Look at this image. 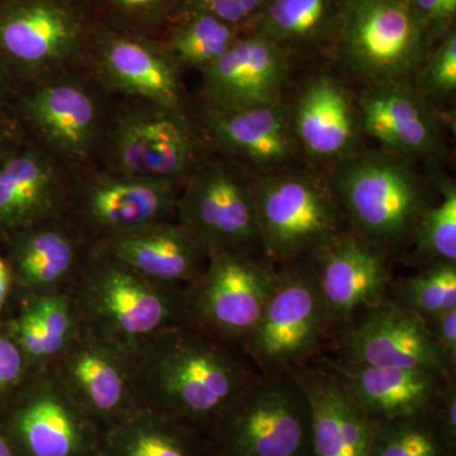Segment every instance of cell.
I'll return each instance as SVG.
<instances>
[{"mask_svg": "<svg viewBox=\"0 0 456 456\" xmlns=\"http://www.w3.org/2000/svg\"><path fill=\"white\" fill-rule=\"evenodd\" d=\"M299 150L317 163H340L358 152V106L349 90L329 74L308 79L290 108Z\"/></svg>", "mask_w": 456, "mask_h": 456, "instance_id": "cell-24", "label": "cell"}, {"mask_svg": "<svg viewBox=\"0 0 456 456\" xmlns=\"http://www.w3.org/2000/svg\"><path fill=\"white\" fill-rule=\"evenodd\" d=\"M98 25L116 31L160 37L184 0H86Z\"/></svg>", "mask_w": 456, "mask_h": 456, "instance_id": "cell-34", "label": "cell"}, {"mask_svg": "<svg viewBox=\"0 0 456 456\" xmlns=\"http://www.w3.org/2000/svg\"><path fill=\"white\" fill-rule=\"evenodd\" d=\"M341 0H264L253 32L287 51L310 50L336 33Z\"/></svg>", "mask_w": 456, "mask_h": 456, "instance_id": "cell-29", "label": "cell"}, {"mask_svg": "<svg viewBox=\"0 0 456 456\" xmlns=\"http://www.w3.org/2000/svg\"><path fill=\"white\" fill-rule=\"evenodd\" d=\"M40 326L49 367L74 340L80 326L69 293L20 297Z\"/></svg>", "mask_w": 456, "mask_h": 456, "instance_id": "cell-35", "label": "cell"}, {"mask_svg": "<svg viewBox=\"0 0 456 456\" xmlns=\"http://www.w3.org/2000/svg\"><path fill=\"white\" fill-rule=\"evenodd\" d=\"M178 20L171 22L169 33L160 40L182 71L194 69L202 73L241 36L239 27L227 25L208 14L182 13Z\"/></svg>", "mask_w": 456, "mask_h": 456, "instance_id": "cell-30", "label": "cell"}, {"mask_svg": "<svg viewBox=\"0 0 456 456\" xmlns=\"http://www.w3.org/2000/svg\"><path fill=\"white\" fill-rule=\"evenodd\" d=\"M434 416L444 443L456 454V373L446 377Z\"/></svg>", "mask_w": 456, "mask_h": 456, "instance_id": "cell-40", "label": "cell"}, {"mask_svg": "<svg viewBox=\"0 0 456 456\" xmlns=\"http://www.w3.org/2000/svg\"><path fill=\"white\" fill-rule=\"evenodd\" d=\"M69 296L80 329L130 356L191 322L184 287L143 277L94 244Z\"/></svg>", "mask_w": 456, "mask_h": 456, "instance_id": "cell-2", "label": "cell"}, {"mask_svg": "<svg viewBox=\"0 0 456 456\" xmlns=\"http://www.w3.org/2000/svg\"><path fill=\"white\" fill-rule=\"evenodd\" d=\"M31 373L25 353L7 325L0 323V402L9 401Z\"/></svg>", "mask_w": 456, "mask_h": 456, "instance_id": "cell-37", "label": "cell"}, {"mask_svg": "<svg viewBox=\"0 0 456 456\" xmlns=\"http://www.w3.org/2000/svg\"><path fill=\"white\" fill-rule=\"evenodd\" d=\"M432 44L454 29L456 0H411Z\"/></svg>", "mask_w": 456, "mask_h": 456, "instance_id": "cell-39", "label": "cell"}, {"mask_svg": "<svg viewBox=\"0 0 456 456\" xmlns=\"http://www.w3.org/2000/svg\"><path fill=\"white\" fill-rule=\"evenodd\" d=\"M180 187L93 165L71 173L68 216L93 244L106 241L176 220Z\"/></svg>", "mask_w": 456, "mask_h": 456, "instance_id": "cell-12", "label": "cell"}, {"mask_svg": "<svg viewBox=\"0 0 456 456\" xmlns=\"http://www.w3.org/2000/svg\"><path fill=\"white\" fill-rule=\"evenodd\" d=\"M193 113L207 149L242 167L248 165L264 173L284 169L301 152L290 108L283 102L240 110L197 104Z\"/></svg>", "mask_w": 456, "mask_h": 456, "instance_id": "cell-19", "label": "cell"}, {"mask_svg": "<svg viewBox=\"0 0 456 456\" xmlns=\"http://www.w3.org/2000/svg\"><path fill=\"white\" fill-rule=\"evenodd\" d=\"M327 364L356 406L373 421L434 410L448 377L417 369L370 367L338 360Z\"/></svg>", "mask_w": 456, "mask_h": 456, "instance_id": "cell-26", "label": "cell"}, {"mask_svg": "<svg viewBox=\"0 0 456 456\" xmlns=\"http://www.w3.org/2000/svg\"><path fill=\"white\" fill-rule=\"evenodd\" d=\"M206 152L193 110L142 98H113L97 165L182 184Z\"/></svg>", "mask_w": 456, "mask_h": 456, "instance_id": "cell-6", "label": "cell"}, {"mask_svg": "<svg viewBox=\"0 0 456 456\" xmlns=\"http://www.w3.org/2000/svg\"><path fill=\"white\" fill-rule=\"evenodd\" d=\"M330 327L316 273L308 257L278 269L274 289L240 349L257 373L277 375L310 362Z\"/></svg>", "mask_w": 456, "mask_h": 456, "instance_id": "cell-9", "label": "cell"}, {"mask_svg": "<svg viewBox=\"0 0 456 456\" xmlns=\"http://www.w3.org/2000/svg\"><path fill=\"white\" fill-rule=\"evenodd\" d=\"M425 322L437 349L456 368V308L426 318Z\"/></svg>", "mask_w": 456, "mask_h": 456, "instance_id": "cell-41", "label": "cell"}, {"mask_svg": "<svg viewBox=\"0 0 456 456\" xmlns=\"http://www.w3.org/2000/svg\"><path fill=\"white\" fill-rule=\"evenodd\" d=\"M176 221L207 255L259 250L253 176L241 165L206 152L180 187Z\"/></svg>", "mask_w": 456, "mask_h": 456, "instance_id": "cell-11", "label": "cell"}, {"mask_svg": "<svg viewBox=\"0 0 456 456\" xmlns=\"http://www.w3.org/2000/svg\"><path fill=\"white\" fill-rule=\"evenodd\" d=\"M132 369L141 408L204 435L260 375L239 346L191 322L152 338L132 356Z\"/></svg>", "mask_w": 456, "mask_h": 456, "instance_id": "cell-1", "label": "cell"}, {"mask_svg": "<svg viewBox=\"0 0 456 456\" xmlns=\"http://www.w3.org/2000/svg\"><path fill=\"white\" fill-rule=\"evenodd\" d=\"M3 242L20 297L70 292L93 246L68 215L23 228Z\"/></svg>", "mask_w": 456, "mask_h": 456, "instance_id": "cell-20", "label": "cell"}, {"mask_svg": "<svg viewBox=\"0 0 456 456\" xmlns=\"http://www.w3.org/2000/svg\"><path fill=\"white\" fill-rule=\"evenodd\" d=\"M98 456H211V452L202 431L140 408L103 432Z\"/></svg>", "mask_w": 456, "mask_h": 456, "instance_id": "cell-28", "label": "cell"}, {"mask_svg": "<svg viewBox=\"0 0 456 456\" xmlns=\"http://www.w3.org/2000/svg\"><path fill=\"white\" fill-rule=\"evenodd\" d=\"M95 25L86 0H4L0 60L18 89L79 68Z\"/></svg>", "mask_w": 456, "mask_h": 456, "instance_id": "cell-8", "label": "cell"}, {"mask_svg": "<svg viewBox=\"0 0 456 456\" xmlns=\"http://www.w3.org/2000/svg\"><path fill=\"white\" fill-rule=\"evenodd\" d=\"M311 407L289 371L259 375L207 432L211 456H311Z\"/></svg>", "mask_w": 456, "mask_h": 456, "instance_id": "cell-7", "label": "cell"}, {"mask_svg": "<svg viewBox=\"0 0 456 456\" xmlns=\"http://www.w3.org/2000/svg\"><path fill=\"white\" fill-rule=\"evenodd\" d=\"M84 68L112 98H142L191 110L182 70L160 38L95 25Z\"/></svg>", "mask_w": 456, "mask_h": 456, "instance_id": "cell-15", "label": "cell"}, {"mask_svg": "<svg viewBox=\"0 0 456 456\" xmlns=\"http://www.w3.org/2000/svg\"><path fill=\"white\" fill-rule=\"evenodd\" d=\"M288 74L287 51L257 33L240 36L224 55L200 73L198 104L240 110L279 103Z\"/></svg>", "mask_w": 456, "mask_h": 456, "instance_id": "cell-21", "label": "cell"}, {"mask_svg": "<svg viewBox=\"0 0 456 456\" xmlns=\"http://www.w3.org/2000/svg\"><path fill=\"white\" fill-rule=\"evenodd\" d=\"M0 456H20L2 422H0Z\"/></svg>", "mask_w": 456, "mask_h": 456, "instance_id": "cell-45", "label": "cell"}, {"mask_svg": "<svg viewBox=\"0 0 456 456\" xmlns=\"http://www.w3.org/2000/svg\"><path fill=\"white\" fill-rule=\"evenodd\" d=\"M369 456H456L441 437L434 410L374 421Z\"/></svg>", "mask_w": 456, "mask_h": 456, "instance_id": "cell-31", "label": "cell"}, {"mask_svg": "<svg viewBox=\"0 0 456 456\" xmlns=\"http://www.w3.org/2000/svg\"><path fill=\"white\" fill-rule=\"evenodd\" d=\"M26 142L25 132L12 108L0 112V167Z\"/></svg>", "mask_w": 456, "mask_h": 456, "instance_id": "cell-42", "label": "cell"}, {"mask_svg": "<svg viewBox=\"0 0 456 456\" xmlns=\"http://www.w3.org/2000/svg\"><path fill=\"white\" fill-rule=\"evenodd\" d=\"M12 290H13V279H12L11 268H9L4 255L0 254V317H2Z\"/></svg>", "mask_w": 456, "mask_h": 456, "instance_id": "cell-44", "label": "cell"}, {"mask_svg": "<svg viewBox=\"0 0 456 456\" xmlns=\"http://www.w3.org/2000/svg\"><path fill=\"white\" fill-rule=\"evenodd\" d=\"M50 368L103 432L141 408L132 356L86 330H79Z\"/></svg>", "mask_w": 456, "mask_h": 456, "instance_id": "cell-16", "label": "cell"}, {"mask_svg": "<svg viewBox=\"0 0 456 456\" xmlns=\"http://www.w3.org/2000/svg\"><path fill=\"white\" fill-rule=\"evenodd\" d=\"M338 362L370 367L456 373L437 349L424 318L387 298L342 332Z\"/></svg>", "mask_w": 456, "mask_h": 456, "instance_id": "cell-17", "label": "cell"}, {"mask_svg": "<svg viewBox=\"0 0 456 456\" xmlns=\"http://www.w3.org/2000/svg\"><path fill=\"white\" fill-rule=\"evenodd\" d=\"M3 3H4V0H0V5H2Z\"/></svg>", "mask_w": 456, "mask_h": 456, "instance_id": "cell-46", "label": "cell"}, {"mask_svg": "<svg viewBox=\"0 0 456 456\" xmlns=\"http://www.w3.org/2000/svg\"><path fill=\"white\" fill-rule=\"evenodd\" d=\"M440 200L426 206L413 231V257L419 265L456 263V185L439 179Z\"/></svg>", "mask_w": 456, "mask_h": 456, "instance_id": "cell-32", "label": "cell"}, {"mask_svg": "<svg viewBox=\"0 0 456 456\" xmlns=\"http://www.w3.org/2000/svg\"><path fill=\"white\" fill-rule=\"evenodd\" d=\"M388 298L424 320L456 308V263L430 264L393 281Z\"/></svg>", "mask_w": 456, "mask_h": 456, "instance_id": "cell-33", "label": "cell"}, {"mask_svg": "<svg viewBox=\"0 0 456 456\" xmlns=\"http://www.w3.org/2000/svg\"><path fill=\"white\" fill-rule=\"evenodd\" d=\"M264 0H184L182 13H203L239 27L255 18Z\"/></svg>", "mask_w": 456, "mask_h": 456, "instance_id": "cell-38", "label": "cell"}, {"mask_svg": "<svg viewBox=\"0 0 456 456\" xmlns=\"http://www.w3.org/2000/svg\"><path fill=\"white\" fill-rule=\"evenodd\" d=\"M330 325H350L356 312L388 298L391 255L349 231L311 256Z\"/></svg>", "mask_w": 456, "mask_h": 456, "instance_id": "cell-22", "label": "cell"}, {"mask_svg": "<svg viewBox=\"0 0 456 456\" xmlns=\"http://www.w3.org/2000/svg\"><path fill=\"white\" fill-rule=\"evenodd\" d=\"M2 421L20 456H98L103 430L50 367L36 370L11 398Z\"/></svg>", "mask_w": 456, "mask_h": 456, "instance_id": "cell-14", "label": "cell"}, {"mask_svg": "<svg viewBox=\"0 0 456 456\" xmlns=\"http://www.w3.org/2000/svg\"><path fill=\"white\" fill-rule=\"evenodd\" d=\"M102 250L159 283L185 287L206 266V251L178 221H165L94 242Z\"/></svg>", "mask_w": 456, "mask_h": 456, "instance_id": "cell-27", "label": "cell"}, {"mask_svg": "<svg viewBox=\"0 0 456 456\" xmlns=\"http://www.w3.org/2000/svg\"><path fill=\"white\" fill-rule=\"evenodd\" d=\"M17 86L13 77L9 74L8 69L0 60V112L11 108L16 97Z\"/></svg>", "mask_w": 456, "mask_h": 456, "instance_id": "cell-43", "label": "cell"}, {"mask_svg": "<svg viewBox=\"0 0 456 456\" xmlns=\"http://www.w3.org/2000/svg\"><path fill=\"white\" fill-rule=\"evenodd\" d=\"M260 250L272 265L308 259L347 232L330 176L314 169H284L253 176Z\"/></svg>", "mask_w": 456, "mask_h": 456, "instance_id": "cell-5", "label": "cell"}, {"mask_svg": "<svg viewBox=\"0 0 456 456\" xmlns=\"http://www.w3.org/2000/svg\"><path fill=\"white\" fill-rule=\"evenodd\" d=\"M277 278L278 269L255 254H209L200 277L184 287L189 321L240 347L259 321Z\"/></svg>", "mask_w": 456, "mask_h": 456, "instance_id": "cell-13", "label": "cell"}, {"mask_svg": "<svg viewBox=\"0 0 456 456\" xmlns=\"http://www.w3.org/2000/svg\"><path fill=\"white\" fill-rule=\"evenodd\" d=\"M112 103L83 65L20 86L11 108L27 141L77 173L97 165Z\"/></svg>", "mask_w": 456, "mask_h": 456, "instance_id": "cell-3", "label": "cell"}, {"mask_svg": "<svg viewBox=\"0 0 456 456\" xmlns=\"http://www.w3.org/2000/svg\"><path fill=\"white\" fill-rule=\"evenodd\" d=\"M330 179L354 236L391 256L412 240L428 200L410 161L386 150L358 151L335 164Z\"/></svg>", "mask_w": 456, "mask_h": 456, "instance_id": "cell-4", "label": "cell"}, {"mask_svg": "<svg viewBox=\"0 0 456 456\" xmlns=\"http://www.w3.org/2000/svg\"><path fill=\"white\" fill-rule=\"evenodd\" d=\"M362 134L386 151L412 160H434L445 152L444 128L436 104L412 80L367 84L358 103Z\"/></svg>", "mask_w": 456, "mask_h": 456, "instance_id": "cell-18", "label": "cell"}, {"mask_svg": "<svg viewBox=\"0 0 456 456\" xmlns=\"http://www.w3.org/2000/svg\"><path fill=\"white\" fill-rule=\"evenodd\" d=\"M413 86L428 101L448 99L456 92V33L452 29L444 36L436 49L428 51L422 64L412 77Z\"/></svg>", "mask_w": 456, "mask_h": 456, "instance_id": "cell-36", "label": "cell"}, {"mask_svg": "<svg viewBox=\"0 0 456 456\" xmlns=\"http://www.w3.org/2000/svg\"><path fill=\"white\" fill-rule=\"evenodd\" d=\"M341 61L367 84L412 79L431 50L411 0H341Z\"/></svg>", "mask_w": 456, "mask_h": 456, "instance_id": "cell-10", "label": "cell"}, {"mask_svg": "<svg viewBox=\"0 0 456 456\" xmlns=\"http://www.w3.org/2000/svg\"><path fill=\"white\" fill-rule=\"evenodd\" d=\"M71 173L27 141L0 167V241L68 215Z\"/></svg>", "mask_w": 456, "mask_h": 456, "instance_id": "cell-23", "label": "cell"}, {"mask_svg": "<svg viewBox=\"0 0 456 456\" xmlns=\"http://www.w3.org/2000/svg\"><path fill=\"white\" fill-rule=\"evenodd\" d=\"M311 407V456H369L374 421L345 391L330 365L289 369Z\"/></svg>", "mask_w": 456, "mask_h": 456, "instance_id": "cell-25", "label": "cell"}]
</instances>
